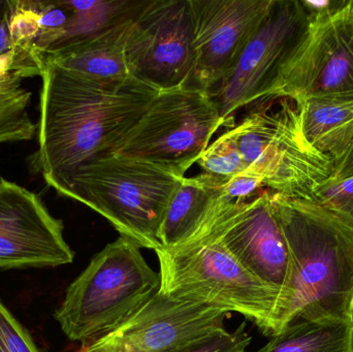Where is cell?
<instances>
[{
	"mask_svg": "<svg viewBox=\"0 0 353 352\" xmlns=\"http://www.w3.org/2000/svg\"><path fill=\"white\" fill-rule=\"evenodd\" d=\"M271 203L290 267L269 337L299 320L353 324V225L311 200L271 192Z\"/></svg>",
	"mask_w": 353,
	"mask_h": 352,
	"instance_id": "2",
	"label": "cell"
},
{
	"mask_svg": "<svg viewBox=\"0 0 353 352\" xmlns=\"http://www.w3.org/2000/svg\"><path fill=\"white\" fill-rule=\"evenodd\" d=\"M145 2L118 0L66 1L72 10V20L65 37L55 49L101 32L117 23L132 18L144 6Z\"/></svg>",
	"mask_w": 353,
	"mask_h": 352,
	"instance_id": "20",
	"label": "cell"
},
{
	"mask_svg": "<svg viewBox=\"0 0 353 352\" xmlns=\"http://www.w3.org/2000/svg\"><path fill=\"white\" fill-rule=\"evenodd\" d=\"M212 216L224 247L253 276L281 291L288 278L290 256L272 207L271 191L263 190L245 202H234L222 194Z\"/></svg>",
	"mask_w": 353,
	"mask_h": 352,
	"instance_id": "14",
	"label": "cell"
},
{
	"mask_svg": "<svg viewBox=\"0 0 353 352\" xmlns=\"http://www.w3.org/2000/svg\"><path fill=\"white\" fill-rule=\"evenodd\" d=\"M273 0H191L195 68L189 86L209 93L234 70Z\"/></svg>",
	"mask_w": 353,
	"mask_h": 352,
	"instance_id": "12",
	"label": "cell"
},
{
	"mask_svg": "<svg viewBox=\"0 0 353 352\" xmlns=\"http://www.w3.org/2000/svg\"><path fill=\"white\" fill-rule=\"evenodd\" d=\"M35 173L55 188L77 169L116 154L161 91L134 78L91 80L43 58Z\"/></svg>",
	"mask_w": 353,
	"mask_h": 352,
	"instance_id": "1",
	"label": "cell"
},
{
	"mask_svg": "<svg viewBox=\"0 0 353 352\" xmlns=\"http://www.w3.org/2000/svg\"><path fill=\"white\" fill-rule=\"evenodd\" d=\"M250 107L234 126L246 171L274 194L312 200L336 167L307 140L301 105L272 95Z\"/></svg>",
	"mask_w": 353,
	"mask_h": 352,
	"instance_id": "5",
	"label": "cell"
},
{
	"mask_svg": "<svg viewBox=\"0 0 353 352\" xmlns=\"http://www.w3.org/2000/svg\"><path fill=\"white\" fill-rule=\"evenodd\" d=\"M265 185L263 181L256 176L248 173L245 169L242 173L238 174L234 178L230 180L224 185L223 194L224 198L230 200H251L261 194V190H263Z\"/></svg>",
	"mask_w": 353,
	"mask_h": 352,
	"instance_id": "26",
	"label": "cell"
},
{
	"mask_svg": "<svg viewBox=\"0 0 353 352\" xmlns=\"http://www.w3.org/2000/svg\"><path fill=\"white\" fill-rule=\"evenodd\" d=\"M353 176V146L343 159L336 165L334 179H345Z\"/></svg>",
	"mask_w": 353,
	"mask_h": 352,
	"instance_id": "29",
	"label": "cell"
},
{
	"mask_svg": "<svg viewBox=\"0 0 353 352\" xmlns=\"http://www.w3.org/2000/svg\"><path fill=\"white\" fill-rule=\"evenodd\" d=\"M305 10L309 18L323 14L327 10H332L337 3L338 0H321V1H312V0H301Z\"/></svg>",
	"mask_w": 353,
	"mask_h": 352,
	"instance_id": "28",
	"label": "cell"
},
{
	"mask_svg": "<svg viewBox=\"0 0 353 352\" xmlns=\"http://www.w3.org/2000/svg\"><path fill=\"white\" fill-rule=\"evenodd\" d=\"M300 105L307 140L336 167L353 146V101H310Z\"/></svg>",
	"mask_w": 353,
	"mask_h": 352,
	"instance_id": "18",
	"label": "cell"
},
{
	"mask_svg": "<svg viewBox=\"0 0 353 352\" xmlns=\"http://www.w3.org/2000/svg\"><path fill=\"white\" fill-rule=\"evenodd\" d=\"M194 41L191 0H148L128 30L130 74L159 91L189 86L196 60Z\"/></svg>",
	"mask_w": 353,
	"mask_h": 352,
	"instance_id": "10",
	"label": "cell"
},
{
	"mask_svg": "<svg viewBox=\"0 0 353 352\" xmlns=\"http://www.w3.org/2000/svg\"><path fill=\"white\" fill-rule=\"evenodd\" d=\"M34 76L39 70L25 54L12 50L0 57V145L34 138L37 124L28 112L32 93L22 85Z\"/></svg>",
	"mask_w": 353,
	"mask_h": 352,
	"instance_id": "17",
	"label": "cell"
},
{
	"mask_svg": "<svg viewBox=\"0 0 353 352\" xmlns=\"http://www.w3.org/2000/svg\"><path fill=\"white\" fill-rule=\"evenodd\" d=\"M183 178L138 159L114 154L83 165L54 189L107 219L141 248L161 247L159 229Z\"/></svg>",
	"mask_w": 353,
	"mask_h": 352,
	"instance_id": "6",
	"label": "cell"
},
{
	"mask_svg": "<svg viewBox=\"0 0 353 352\" xmlns=\"http://www.w3.org/2000/svg\"><path fill=\"white\" fill-rule=\"evenodd\" d=\"M222 126L205 91L193 86L161 91L116 154L184 178Z\"/></svg>",
	"mask_w": 353,
	"mask_h": 352,
	"instance_id": "7",
	"label": "cell"
},
{
	"mask_svg": "<svg viewBox=\"0 0 353 352\" xmlns=\"http://www.w3.org/2000/svg\"><path fill=\"white\" fill-rule=\"evenodd\" d=\"M225 183L201 174L183 178L170 200L159 229L163 247H174L188 239L219 202Z\"/></svg>",
	"mask_w": 353,
	"mask_h": 352,
	"instance_id": "16",
	"label": "cell"
},
{
	"mask_svg": "<svg viewBox=\"0 0 353 352\" xmlns=\"http://www.w3.org/2000/svg\"><path fill=\"white\" fill-rule=\"evenodd\" d=\"M132 19L48 52L45 57L61 68L99 82H123L134 78L125 53Z\"/></svg>",
	"mask_w": 353,
	"mask_h": 352,
	"instance_id": "15",
	"label": "cell"
},
{
	"mask_svg": "<svg viewBox=\"0 0 353 352\" xmlns=\"http://www.w3.org/2000/svg\"><path fill=\"white\" fill-rule=\"evenodd\" d=\"M225 310L159 293L125 324L77 352H171L223 330Z\"/></svg>",
	"mask_w": 353,
	"mask_h": 352,
	"instance_id": "13",
	"label": "cell"
},
{
	"mask_svg": "<svg viewBox=\"0 0 353 352\" xmlns=\"http://www.w3.org/2000/svg\"><path fill=\"white\" fill-rule=\"evenodd\" d=\"M245 327L246 324L243 322L234 332H228L226 329L217 331L171 352H248L252 338L247 334Z\"/></svg>",
	"mask_w": 353,
	"mask_h": 352,
	"instance_id": "23",
	"label": "cell"
},
{
	"mask_svg": "<svg viewBox=\"0 0 353 352\" xmlns=\"http://www.w3.org/2000/svg\"></svg>",
	"mask_w": 353,
	"mask_h": 352,
	"instance_id": "30",
	"label": "cell"
},
{
	"mask_svg": "<svg viewBox=\"0 0 353 352\" xmlns=\"http://www.w3.org/2000/svg\"><path fill=\"white\" fill-rule=\"evenodd\" d=\"M309 17L301 0H273L230 76L212 95L224 126L240 110L272 96L276 83L304 39Z\"/></svg>",
	"mask_w": 353,
	"mask_h": 352,
	"instance_id": "9",
	"label": "cell"
},
{
	"mask_svg": "<svg viewBox=\"0 0 353 352\" xmlns=\"http://www.w3.org/2000/svg\"><path fill=\"white\" fill-rule=\"evenodd\" d=\"M311 200L353 225V176L325 182L315 191Z\"/></svg>",
	"mask_w": 353,
	"mask_h": 352,
	"instance_id": "24",
	"label": "cell"
},
{
	"mask_svg": "<svg viewBox=\"0 0 353 352\" xmlns=\"http://www.w3.org/2000/svg\"><path fill=\"white\" fill-rule=\"evenodd\" d=\"M256 352H353V324L296 320Z\"/></svg>",
	"mask_w": 353,
	"mask_h": 352,
	"instance_id": "19",
	"label": "cell"
},
{
	"mask_svg": "<svg viewBox=\"0 0 353 352\" xmlns=\"http://www.w3.org/2000/svg\"><path fill=\"white\" fill-rule=\"evenodd\" d=\"M63 231L41 196L0 178V270L72 264L74 252Z\"/></svg>",
	"mask_w": 353,
	"mask_h": 352,
	"instance_id": "11",
	"label": "cell"
},
{
	"mask_svg": "<svg viewBox=\"0 0 353 352\" xmlns=\"http://www.w3.org/2000/svg\"><path fill=\"white\" fill-rule=\"evenodd\" d=\"M214 208L188 239L155 250L161 291L181 301L241 314L269 337L280 291L253 276L224 247L214 225Z\"/></svg>",
	"mask_w": 353,
	"mask_h": 352,
	"instance_id": "3",
	"label": "cell"
},
{
	"mask_svg": "<svg viewBox=\"0 0 353 352\" xmlns=\"http://www.w3.org/2000/svg\"><path fill=\"white\" fill-rule=\"evenodd\" d=\"M298 105L353 101V0L309 18L300 45L282 68L273 94Z\"/></svg>",
	"mask_w": 353,
	"mask_h": 352,
	"instance_id": "8",
	"label": "cell"
},
{
	"mask_svg": "<svg viewBox=\"0 0 353 352\" xmlns=\"http://www.w3.org/2000/svg\"><path fill=\"white\" fill-rule=\"evenodd\" d=\"M203 174L211 176L223 183L247 169L234 127L228 128L214 141L197 161Z\"/></svg>",
	"mask_w": 353,
	"mask_h": 352,
	"instance_id": "21",
	"label": "cell"
},
{
	"mask_svg": "<svg viewBox=\"0 0 353 352\" xmlns=\"http://www.w3.org/2000/svg\"><path fill=\"white\" fill-rule=\"evenodd\" d=\"M8 29L14 49L22 50L43 57L39 50V1L8 0Z\"/></svg>",
	"mask_w": 353,
	"mask_h": 352,
	"instance_id": "22",
	"label": "cell"
},
{
	"mask_svg": "<svg viewBox=\"0 0 353 352\" xmlns=\"http://www.w3.org/2000/svg\"><path fill=\"white\" fill-rule=\"evenodd\" d=\"M0 352H43L24 326L0 301Z\"/></svg>",
	"mask_w": 353,
	"mask_h": 352,
	"instance_id": "25",
	"label": "cell"
},
{
	"mask_svg": "<svg viewBox=\"0 0 353 352\" xmlns=\"http://www.w3.org/2000/svg\"><path fill=\"white\" fill-rule=\"evenodd\" d=\"M14 50L8 29V0H0V57Z\"/></svg>",
	"mask_w": 353,
	"mask_h": 352,
	"instance_id": "27",
	"label": "cell"
},
{
	"mask_svg": "<svg viewBox=\"0 0 353 352\" xmlns=\"http://www.w3.org/2000/svg\"><path fill=\"white\" fill-rule=\"evenodd\" d=\"M142 248L120 236L91 258L70 283L55 312L63 334L81 345L113 332L136 315L161 291Z\"/></svg>",
	"mask_w": 353,
	"mask_h": 352,
	"instance_id": "4",
	"label": "cell"
}]
</instances>
